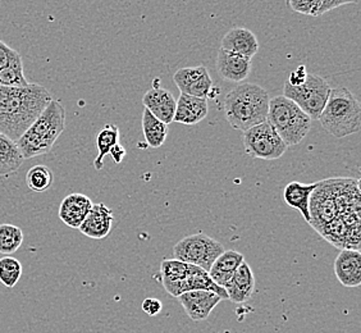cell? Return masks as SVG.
<instances>
[{
    "label": "cell",
    "mask_w": 361,
    "mask_h": 333,
    "mask_svg": "<svg viewBox=\"0 0 361 333\" xmlns=\"http://www.w3.org/2000/svg\"><path fill=\"white\" fill-rule=\"evenodd\" d=\"M191 272V264L183 263L177 259H164L160 264L161 284L166 291L174 298L182 295V281L188 277Z\"/></svg>",
    "instance_id": "d6986e66"
},
{
    "label": "cell",
    "mask_w": 361,
    "mask_h": 333,
    "mask_svg": "<svg viewBox=\"0 0 361 333\" xmlns=\"http://www.w3.org/2000/svg\"><path fill=\"white\" fill-rule=\"evenodd\" d=\"M216 71L223 80L243 83L251 72V59L219 49L216 56Z\"/></svg>",
    "instance_id": "4fadbf2b"
},
{
    "label": "cell",
    "mask_w": 361,
    "mask_h": 333,
    "mask_svg": "<svg viewBox=\"0 0 361 333\" xmlns=\"http://www.w3.org/2000/svg\"><path fill=\"white\" fill-rule=\"evenodd\" d=\"M22 277V264L13 257L0 259V282L8 289H13Z\"/></svg>",
    "instance_id": "83f0119b"
},
{
    "label": "cell",
    "mask_w": 361,
    "mask_h": 333,
    "mask_svg": "<svg viewBox=\"0 0 361 333\" xmlns=\"http://www.w3.org/2000/svg\"><path fill=\"white\" fill-rule=\"evenodd\" d=\"M51 100L50 92L37 83L0 86V133L17 141Z\"/></svg>",
    "instance_id": "6da1fadb"
},
{
    "label": "cell",
    "mask_w": 361,
    "mask_h": 333,
    "mask_svg": "<svg viewBox=\"0 0 361 333\" xmlns=\"http://www.w3.org/2000/svg\"><path fill=\"white\" fill-rule=\"evenodd\" d=\"M243 146L251 158L263 160L279 159L288 149L268 122L245 131Z\"/></svg>",
    "instance_id": "ba28073f"
},
{
    "label": "cell",
    "mask_w": 361,
    "mask_h": 333,
    "mask_svg": "<svg viewBox=\"0 0 361 333\" xmlns=\"http://www.w3.org/2000/svg\"><path fill=\"white\" fill-rule=\"evenodd\" d=\"M25 158L17 143L0 133V176H9L20 169Z\"/></svg>",
    "instance_id": "7402d4cb"
},
{
    "label": "cell",
    "mask_w": 361,
    "mask_h": 333,
    "mask_svg": "<svg viewBox=\"0 0 361 333\" xmlns=\"http://www.w3.org/2000/svg\"><path fill=\"white\" fill-rule=\"evenodd\" d=\"M94 202L84 194H71L63 199L59 208V218L71 229H80L85 218L90 213Z\"/></svg>",
    "instance_id": "9a60e30c"
},
{
    "label": "cell",
    "mask_w": 361,
    "mask_h": 333,
    "mask_svg": "<svg viewBox=\"0 0 361 333\" xmlns=\"http://www.w3.org/2000/svg\"><path fill=\"white\" fill-rule=\"evenodd\" d=\"M267 122L287 146L298 145L310 131L312 119L283 95L271 97Z\"/></svg>",
    "instance_id": "5b68a950"
},
{
    "label": "cell",
    "mask_w": 361,
    "mask_h": 333,
    "mask_svg": "<svg viewBox=\"0 0 361 333\" xmlns=\"http://www.w3.org/2000/svg\"><path fill=\"white\" fill-rule=\"evenodd\" d=\"M269 94L257 83H240L224 97V114L232 128L247 131L267 122Z\"/></svg>",
    "instance_id": "7a4b0ae2"
},
{
    "label": "cell",
    "mask_w": 361,
    "mask_h": 333,
    "mask_svg": "<svg viewBox=\"0 0 361 333\" xmlns=\"http://www.w3.org/2000/svg\"><path fill=\"white\" fill-rule=\"evenodd\" d=\"M243 262H245V258L241 253L235 250H224L222 255L218 257L212 265V268L209 270V277L212 278V281L216 285L226 289L231 278L233 277L235 272Z\"/></svg>",
    "instance_id": "ffe728a7"
},
{
    "label": "cell",
    "mask_w": 361,
    "mask_h": 333,
    "mask_svg": "<svg viewBox=\"0 0 361 333\" xmlns=\"http://www.w3.org/2000/svg\"><path fill=\"white\" fill-rule=\"evenodd\" d=\"M173 81L180 94L207 99L213 90V80L204 66L185 67L174 73Z\"/></svg>",
    "instance_id": "9c48e42d"
},
{
    "label": "cell",
    "mask_w": 361,
    "mask_h": 333,
    "mask_svg": "<svg viewBox=\"0 0 361 333\" xmlns=\"http://www.w3.org/2000/svg\"><path fill=\"white\" fill-rule=\"evenodd\" d=\"M66 128V111L58 100H51L40 116L31 123L17 146L25 159H31L49 153Z\"/></svg>",
    "instance_id": "3957f363"
},
{
    "label": "cell",
    "mask_w": 361,
    "mask_h": 333,
    "mask_svg": "<svg viewBox=\"0 0 361 333\" xmlns=\"http://www.w3.org/2000/svg\"><path fill=\"white\" fill-rule=\"evenodd\" d=\"M154 87L146 91L142 97L145 109L150 111L155 119L169 126L173 123L174 113L177 107V100L174 99L171 91L159 86V80H154Z\"/></svg>",
    "instance_id": "30bf717a"
},
{
    "label": "cell",
    "mask_w": 361,
    "mask_h": 333,
    "mask_svg": "<svg viewBox=\"0 0 361 333\" xmlns=\"http://www.w3.org/2000/svg\"><path fill=\"white\" fill-rule=\"evenodd\" d=\"M54 182L53 171L47 166L37 164L32 166L26 174V183L28 188L34 193H45L51 188Z\"/></svg>",
    "instance_id": "4316f807"
},
{
    "label": "cell",
    "mask_w": 361,
    "mask_h": 333,
    "mask_svg": "<svg viewBox=\"0 0 361 333\" xmlns=\"http://www.w3.org/2000/svg\"><path fill=\"white\" fill-rule=\"evenodd\" d=\"M126 154H127V152H126L125 147L118 144V145H116L111 149L109 155H111V158H113L116 163H121L123 158H125Z\"/></svg>",
    "instance_id": "1f68e13d"
},
{
    "label": "cell",
    "mask_w": 361,
    "mask_h": 333,
    "mask_svg": "<svg viewBox=\"0 0 361 333\" xmlns=\"http://www.w3.org/2000/svg\"><path fill=\"white\" fill-rule=\"evenodd\" d=\"M307 73H309V72H306L305 66H300V67H298V70L291 72V75L288 77L287 83L292 85V86H299V85H301V83L305 81L306 75H307Z\"/></svg>",
    "instance_id": "4dcf8cb0"
},
{
    "label": "cell",
    "mask_w": 361,
    "mask_h": 333,
    "mask_svg": "<svg viewBox=\"0 0 361 333\" xmlns=\"http://www.w3.org/2000/svg\"><path fill=\"white\" fill-rule=\"evenodd\" d=\"M177 298L188 317L195 322L208 320L210 313L222 301L216 293L200 290L185 292Z\"/></svg>",
    "instance_id": "8fae6325"
},
{
    "label": "cell",
    "mask_w": 361,
    "mask_h": 333,
    "mask_svg": "<svg viewBox=\"0 0 361 333\" xmlns=\"http://www.w3.org/2000/svg\"><path fill=\"white\" fill-rule=\"evenodd\" d=\"M331 86L323 77L307 73L305 81L299 86H292L286 81L283 97L292 100L309 119H319L331 94Z\"/></svg>",
    "instance_id": "8992f818"
},
{
    "label": "cell",
    "mask_w": 361,
    "mask_h": 333,
    "mask_svg": "<svg viewBox=\"0 0 361 333\" xmlns=\"http://www.w3.org/2000/svg\"><path fill=\"white\" fill-rule=\"evenodd\" d=\"M22 63L23 62L20 53L0 40V71L7 70L9 67H13Z\"/></svg>",
    "instance_id": "f1b7e54d"
},
{
    "label": "cell",
    "mask_w": 361,
    "mask_h": 333,
    "mask_svg": "<svg viewBox=\"0 0 361 333\" xmlns=\"http://www.w3.org/2000/svg\"><path fill=\"white\" fill-rule=\"evenodd\" d=\"M142 132L146 144L150 147H160L167 140L169 128L166 123L155 119L150 111L145 109L142 113Z\"/></svg>",
    "instance_id": "cb8c5ba5"
},
{
    "label": "cell",
    "mask_w": 361,
    "mask_h": 333,
    "mask_svg": "<svg viewBox=\"0 0 361 333\" xmlns=\"http://www.w3.org/2000/svg\"><path fill=\"white\" fill-rule=\"evenodd\" d=\"M317 188H318V182L317 183H301V182L293 181L286 186L285 193H283V198H285L287 205L299 210L307 223H310L312 221L310 219V202H312V195Z\"/></svg>",
    "instance_id": "44dd1931"
},
{
    "label": "cell",
    "mask_w": 361,
    "mask_h": 333,
    "mask_svg": "<svg viewBox=\"0 0 361 333\" xmlns=\"http://www.w3.org/2000/svg\"><path fill=\"white\" fill-rule=\"evenodd\" d=\"M221 49L251 59L259 52V42L249 28H232L223 37Z\"/></svg>",
    "instance_id": "2e32d148"
},
{
    "label": "cell",
    "mask_w": 361,
    "mask_h": 333,
    "mask_svg": "<svg viewBox=\"0 0 361 333\" xmlns=\"http://www.w3.org/2000/svg\"><path fill=\"white\" fill-rule=\"evenodd\" d=\"M23 243V231L18 226L0 224V254L11 255L20 249Z\"/></svg>",
    "instance_id": "484cf974"
},
{
    "label": "cell",
    "mask_w": 361,
    "mask_h": 333,
    "mask_svg": "<svg viewBox=\"0 0 361 333\" xmlns=\"http://www.w3.org/2000/svg\"><path fill=\"white\" fill-rule=\"evenodd\" d=\"M318 121L337 139L356 133L361 127L360 102L346 87L332 89Z\"/></svg>",
    "instance_id": "277c9868"
},
{
    "label": "cell",
    "mask_w": 361,
    "mask_h": 333,
    "mask_svg": "<svg viewBox=\"0 0 361 333\" xmlns=\"http://www.w3.org/2000/svg\"><path fill=\"white\" fill-rule=\"evenodd\" d=\"M334 273L341 285L359 287L361 285V255L356 250H341L334 262Z\"/></svg>",
    "instance_id": "7c38bea8"
},
{
    "label": "cell",
    "mask_w": 361,
    "mask_h": 333,
    "mask_svg": "<svg viewBox=\"0 0 361 333\" xmlns=\"http://www.w3.org/2000/svg\"><path fill=\"white\" fill-rule=\"evenodd\" d=\"M223 251L224 248L222 243H218L208 235L196 234L183 237L176 243L173 255L177 260L196 265L204 271L209 272L218 257L222 255Z\"/></svg>",
    "instance_id": "52a82bcc"
},
{
    "label": "cell",
    "mask_w": 361,
    "mask_h": 333,
    "mask_svg": "<svg viewBox=\"0 0 361 333\" xmlns=\"http://www.w3.org/2000/svg\"><path fill=\"white\" fill-rule=\"evenodd\" d=\"M119 144V128L113 123L105 125L102 131L97 133V159L94 160V166L97 171H102L104 166V158L106 155H109L111 149Z\"/></svg>",
    "instance_id": "d4e9b609"
},
{
    "label": "cell",
    "mask_w": 361,
    "mask_h": 333,
    "mask_svg": "<svg viewBox=\"0 0 361 333\" xmlns=\"http://www.w3.org/2000/svg\"><path fill=\"white\" fill-rule=\"evenodd\" d=\"M209 104L207 99L188 97L180 94L177 100L173 122L182 125H196L208 116Z\"/></svg>",
    "instance_id": "ac0fdd59"
},
{
    "label": "cell",
    "mask_w": 361,
    "mask_h": 333,
    "mask_svg": "<svg viewBox=\"0 0 361 333\" xmlns=\"http://www.w3.org/2000/svg\"><path fill=\"white\" fill-rule=\"evenodd\" d=\"M356 1H342V0H290L287 6L291 8L293 12L312 17H320L323 14L334 11L336 8L342 6H348Z\"/></svg>",
    "instance_id": "603a6c76"
},
{
    "label": "cell",
    "mask_w": 361,
    "mask_h": 333,
    "mask_svg": "<svg viewBox=\"0 0 361 333\" xmlns=\"http://www.w3.org/2000/svg\"><path fill=\"white\" fill-rule=\"evenodd\" d=\"M163 309L161 301L155 298H147L142 301V310L150 315V317H155L157 314H159Z\"/></svg>",
    "instance_id": "f546056e"
},
{
    "label": "cell",
    "mask_w": 361,
    "mask_h": 333,
    "mask_svg": "<svg viewBox=\"0 0 361 333\" xmlns=\"http://www.w3.org/2000/svg\"><path fill=\"white\" fill-rule=\"evenodd\" d=\"M226 292L228 300L236 304H243L250 300L255 291V277L251 271L250 265L243 262L238 270L235 272L233 277L231 278L228 285L226 286Z\"/></svg>",
    "instance_id": "e0dca14e"
},
{
    "label": "cell",
    "mask_w": 361,
    "mask_h": 333,
    "mask_svg": "<svg viewBox=\"0 0 361 333\" xmlns=\"http://www.w3.org/2000/svg\"><path fill=\"white\" fill-rule=\"evenodd\" d=\"M113 222L114 215L111 209L108 208L103 202H99L92 205L90 213L85 218L84 222L78 229L85 236L102 240L109 235Z\"/></svg>",
    "instance_id": "5bb4252c"
}]
</instances>
